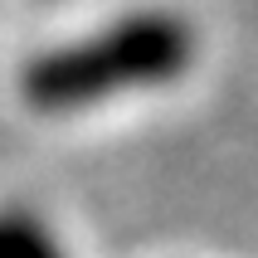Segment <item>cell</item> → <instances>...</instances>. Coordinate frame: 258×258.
<instances>
[{"mask_svg":"<svg viewBox=\"0 0 258 258\" xmlns=\"http://www.w3.org/2000/svg\"><path fill=\"white\" fill-rule=\"evenodd\" d=\"M195 58L200 34L180 10H122L88 34L39 49L20 69V98L44 117H73L180 83Z\"/></svg>","mask_w":258,"mask_h":258,"instance_id":"obj_1","label":"cell"},{"mask_svg":"<svg viewBox=\"0 0 258 258\" xmlns=\"http://www.w3.org/2000/svg\"><path fill=\"white\" fill-rule=\"evenodd\" d=\"M0 258H69L54 224L29 210H0Z\"/></svg>","mask_w":258,"mask_h":258,"instance_id":"obj_2","label":"cell"}]
</instances>
